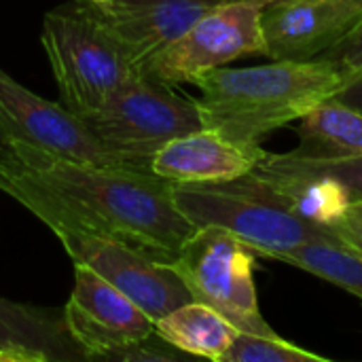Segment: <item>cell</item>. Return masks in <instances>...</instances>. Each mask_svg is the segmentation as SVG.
<instances>
[{
    "label": "cell",
    "mask_w": 362,
    "mask_h": 362,
    "mask_svg": "<svg viewBox=\"0 0 362 362\" xmlns=\"http://www.w3.org/2000/svg\"><path fill=\"white\" fill-rule=\"evenodd\" d=\"M221 362H329V358L295 346L280 335L240 331Z\"/></svg>",
    "instance_id": "20"
},
{
    "label": "cell",
    "mask_w": 362,
    "mask_h": 362,
    "mask_svg": "<svg viewBox=\"0 0 362 362\" xmlns=\"http://www.w3.org/2000/svg\"><path fill=\"white\" fill-rule=\"evenodd\" d=\"M344 72L329 57L272 59L248 68H216L193 85L202 125L231 140L261 144L272 132L299 121L331 100L344 85Z\"/></svg>",
    "instance_id": "2"
},
{
    "label": "cell",
    "mask_w": 362,
    "mask_h": 362,
    "mask_svg": "<svg viewBox=\"0 0 362 362\" xmlns=\"http://www.w3.org/2000/svg\"><path fill=\"white\" fill-rule=\"evenodd\" d=\"M274 261L310 272L362 299V250L344 242H310L280 252Z\"/></svg>",
    "instance_id": "18"
},
{
    "label": "cell",
    "mask_w": 362,
    "mask_h": 362,
    "mask_svg": "<svg viewBox=\"0 0 362 362\" xmlns=\"http://www.w3.org/2000/svg\"><path fill=\"white\" fill-rule=\"evenodd\" d=\"M78 117L132 170H151L163 144L204 127L195 98L178 95L172 87L142 74L125 83L102 106Z\"/></svg>",
    "instance_id": "6"
},
{
    "label": "cell",
    "mask_w": 362,
    "mask_h": 362,
    "mask_svg": "<svg viewBox=\"0 0 362 362\" xmlns=\"http://www.w3.org/2000/svg\"><path fill=\"white\" fill-rule=\"evenodd\" d=\"M248 178L297 216L322 227H337L344 212L354 202L350 189L331 176L288 174L257 165Z\"/></svg>",
    "instance_id": "15"
},
{
    "label": "cell",
    "mask_w": 362,
    "mask_h": 362,
    "mask_svg": "<svg viewBox=\"0 0 362 362\" xmlns=\"http://www.w3.org/2000/svg\"><path fill=\"white\" fill-rule=\"evenodd\" d=\"M0 191L42 221L57 235L74 263L91 267L140 305L155 322L172 310L193 301L180 276L168 263L157 261L117 238L87 231L68 202L32 174L17 168L2 153Z\"/></svg>",
    "instance_id": "3"
},
{
    "label": "cell",
    "mask_w": 362,
    "mask_h": 362,
    "mask_svg": "<svg viewBox=\"0 0 362 362\" xmlns=\"http://www.w3.org/2000/svg\"><path fill=\"white\" fill-rule=\"evenodd\" d=\"M362 25V0H269L263 32L269 59H316Z\"/></svg>",
    "instance_id": "12"
},
{
    "label": "cell",
    "mask_w": 362,
    "mask_h": 362,
    "mask_svg": "<svg viewBox=\"0 0 362 362\" xmlns=\"http://www.w3.org/2000/svg\"><path fill=\"white\" fill-rule=\"evenodd\" d=\"M168 265L195 301L221 312L238 331L278 335L263 318L255 286L257 252L221 227H195Z\"/></svg>",
    "instance_id": "7"
},
{
    "label": "cell",
    "mask_w": 362,
    "mask_h": 362,
    "mask_svg": "<svg viewBox=\"0 0 362 362\" xmlns=\"http://www.w3.org/2000/svg\"><path fill=\"white\" fill-rule=\"evenodd\" d=\"M0 348L28 354L34 362L89 361L72 337L64 310L25 305L0 297Z\"/></svg>",
    "instance_id": "14"
},
{
    "label": "cell",
    "mask_w": 362,
    "mask_h": 362,
    "mask_svg": "<svg viewBox=\"0 0 362 362\" xmlns=\"http://www.w3.org/2000/svg\"><path fill=\"white\" fill-rule=\"evenodd\" d=\"M140 72L144 64L223 0H76Z\"/></svg>",
    "instance_id": "11"
},
{
    "label": "cell",
    "mask_w": 362,
    "mask_h": 362,
    "mask_svg": "<svg viewBox=\"0 0 362 362\" xmlns=\"http://www.w3.org/2000/svg\"><path fill=\"white\" fill-rule=\"evenodd\" d=\"M263 6V0H231L214 6L151 57L140 74L159 85L176 87L195 83L206 72L244 55H265Z\"/></svg>",
    "instance_id": "8"
},
{
    "label": "cell",
    "mask_w": 362,
    "mask_h": 362,
    "mask_svg": "<svg viewBox=\"0 0 362 362\" xmlns=\"http://www.w3.org/2000/svg\"><path fill=\"white\" fill-rule=\"evenodd\" d=\"M223 2H231V0H223ZM263 2H269V0H263Z\"/></svg>",
    "instance_id": "24"
},
{
    "label": "cell",
    "mask_w": 362,
    "mask_h": 362,
    "mask_svg": "<svg viewBox=\"0 0 362 362\" xmlns=\"http://www.w3.org/2000/svg\"><path fill=\"white\" fill-rule=\"evenodd\" d=\"M299 146L291 151L303 159H348L362 157V112L327 100L297 121Z\"/></svg>",
    "instance_id": "16"
},
{
    "label": "cell",
    "mask_w": 362,
    "mask_h": 362,
    "mask_svg": "<svg viewBox=\"0 0 362 362\" xmlns=\"http://www.w3.org/2000/svg\"><path fill=\"white\" fill-rule=\"evenodd\" d=\"M40 42L53 70L59 104L76 117L95 110L140 74L76 0L45 13Z\"/></svg>",
    "instance_id": "5"
},
{
    "label": "cell",
    "mask_w": 362,
    "mask_h": 362,
    "mask_svg": "<svg viewBox=\"0 0 362 362\" xmlns=\"http://www.w3.org/2000/svg\"><path fill=\"white\" fill-rule=\"evenodd\" d=\"M325 57L335 62L344 72V78L362 74V25L337 47H333Z\"/></svg>",
    "instance_id": "21"
},
{
    "label": "cell",
    "mask_w": 362,
    "mask_h": 362,
    "mask_svg": "<svg viewBox=\"0 0 362 362\" xmlns=\"http://www.w3.org/2000/svg\"><path fill=\"white\" fill-rule=\"evenodd\" d=\"M333 100H337L341 104H348V106H352V108L362 112V74L346 78L344 85L333 93Z\"/></svg>",
    "instance_id": "23"
},
{
    "label": "cell",
    "mask_w": 362,
    "mask_h": 362,
    "mask_svg": "<svg viewBox=\"0 0 362 362\" xmlns=\"http://www.w3.org/2000/svg\"><path fill=\"white\" fill-rule=\"evenodd\" d=\"M13 142L78 161L127 168L87 129L81 117L59 102L36 95L0 66V144Z\"/></svg>",
    "instance_id": "9"
},
{
    "label": "cell",
    "mask_w": 362,
    "mask_h": 362,
    "mask_svg": "<svg viewBox=\"0 0 362 362\" xmlns=\"http://www.w3.org/2000/svg\"><path fill=\"white\" fill-rule=\"evenodd\" d=\"M337 229L348 244L362 250V199H354L348 206L341 221L337 223Z\"/></svg>",
    "instance_id": "22"
},
{
    "label": "cell",
    "mask_w": 362,
    "mask_h": 362,
    "mask_svg": "<svg viewBox=\"0 0 362 362\" xmlns=\"http://www.w3.org/2000/svg\"><path fill=\"white\" fill-rule=\"evenodd\" d=\"M155 333L187 356L221 362L240 331L221 312L193 299L159 318Z\"/></svg>",
    "instance_id": "17"
},
{
    "label": "cell",
    "mask_w": 362,
    "mask_h": 362,
    "mask_svg": "<svg viewBox=\"0 0 362 362\" xmlns=\"http://www.w3.org/2000/svg\"><path fill=\"white\" fill-rule=\"evenodd\" d=\"M265 170L288 174H320L344 182L354 199H362V157L348 159H303L291 153H267L259 163Z\"/></svg>",
    "instance_id": "19"
},
{
    "label": "cell",
    "mask_w": 362,
    "mask_h": 362,
    "mask_svg": "<svg viewBox=\"0 0 362 362\" xmlns=\"http://www.w3.org/2000/svg\"><path fill=\"white\" fill-rule=\"evenodd\" d=\"M174 199L195 227H221L274 259L310 242H344L337 227L314 225L263 193L248 176L221 185L174 182Z\"/></svg>",
    "instance_id": "4"
},
{
    "label": "cell",
    "mask_w": 362,
    "mask_h": 362,
    "mask_svg": "<svg viewBox=\"0 0 362 362\" xmlns=\"http://www.w3.org/2000/svg\"><path fill=\"white\" fill-rule=\"evenodd\" d=\"M265 155L261 144H244L218 129L199 127L163 144L151 172L180 185H221L248 176Z\"/></svg>",
    "instance_id": "13"
},
{
    "label": "cell",
    "mask_w": 362,
    "mask_h": 362,
    "mask_svg": "<svg viewBox=\"0 0 362 362\" xmlns=\"http://www.w3.org/2000/svg\"><path fill=\"white\" fill-rule=\"evenodd\" d=\"M66 325L89 361L112 358L155 333V320L125 293L87 265L74 263V288L64 308Z\"/></svg>",
    "instance_id": "10"
},
{
    "label": "cell",
    "mask_w": 362,
    "mask_h": 362,
    "mask_svg": "<svg viewBox=\"0 0 362 362\" xmlns=\"http://www.w3.org/2000/svg\"><path fill=\"white\" fill-rule=\"evenodd\" d=\"M0 153L53 189L100 233L157 261H172L195 231L174 199V182L151 170L98 165L23 142L0 144Z\"/></svg>",
    "instance_id": "1"
}]
</instances>
